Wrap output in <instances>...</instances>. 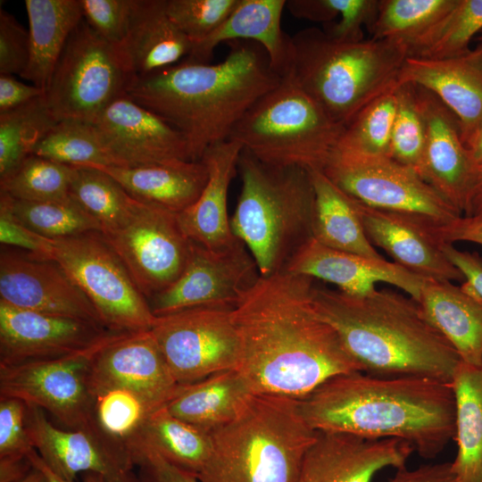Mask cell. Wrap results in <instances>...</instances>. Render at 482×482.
<instances>
[{"label": "cell", "mask_w": 482, "mask_h": 482, "mask_svg": "<svg viewBox=\"0 0 482 482\" xmlns=\"http://www.w3.org/2000/svg\"><path fill=\"white\" fill-rule=\"evenodd\" d=\"M313 278L260 276L233 310L237 370L256 395L302 400L326 381L362 371L336 330L315 312Z\"/></svg>", "instance_id": "6da1fadb"}, {"label": "cell", "mask_w": 482, "mask_h": 482, "mask_svg": "<svg viewBox=\"0 0 482 482\" xmlns=\"http://www.w3.org/2000/svg\"><path fill=\"white\" fill-rule=\"evenodd\" d=\"M300 406L317 431L399 439L424 459L436 457L454 438L451 384L432 378L342 374L300 400Z\"/></svg>", "instance_id": "7a4b0ae2"}, {"label": "cell", "mask_w": 482, "mask_h": 482, "mask_svg": "<svg viewBox=\"0 0 482 482\" xmlns=\"http://www.w3.org/2000/svg\"><path fill=\"white\" fill-rule=\"evenodd\" d=\"M219 63L185 60L152 74L135 77L126 95L159 115L186 138L193 161L226 141L245 113L282 77L256 42L228 43Z\"/></svg>", "instance_id": "3957f363"}, {"label": "cell", "mask_w": 482, "mask_h": 482, "mask_svg": "<svg viewBox=\"0 0 482 482\" xmlns=\"http://www.w3.org/2000/svg\"><path fill=\"white\" fill-rule=\"evenodd\" d=\"M315 312L339 336L362 372L451 384L461 359L411 297L375 289L355 296L313 287Z\"/></svg>", "instance_id": "277c9868"}, {"label": "cell", "mask_w": 482, "mask_h": 482, "mask_svg": "<svg viewBox=\"0 0 482 482\" xmlns=\"http://www.w3.org/2000/svg\"><path fill=\"white\" fill-rule=\"evenodd\" d=\"M407 46L387 39L340 43L311 27L291 36L287 73L336 123L346 126L398 84Z\"/></svg>", "instance_id": "5b68a950"}, {"label": "cell", "mask_w": 482, "mask_h": 482, "mask_svg": "<svg viewBox=\"0 0 482 482\" xmlns=\"http://www.w3.org/2000/svg\"><path fill=\"white\" fill-rule=\"evenodd\" d=\"M198 482H296L318 431L300 400L254 394L241 413L212 431Z\"/></svg>", "instance_id": "8992f818"}, {"label": "cell", "mask_w": 482, "mask_h": 482, "mask_svg": "<svg viewBox=\"0 0 482 482\" xmlns=\"http://www.w3.org/2000/svg\"><path fill=\"white\" fill-rule=\"evenodd\" d=\"M237 169L242 187L230 218L262 277L284 270L294 253L312 237L314 190L309 171L263 163L243 150Z\"/></svg>", "instance_id": "52a82bcc"}, {"label": "cell", "mask_w": 482, "mask_h": 482, "mask_svg": "<svg viewBox=\"0 0 482 482\" xmlns=\"http://www.w3.org/2000/svg\"><path fill=\"white\" fill-rule=\"evenodd\" d=\"M344 128L286 75L252 105L229 139L269 165L323 170Z\"/></svg>", "instance_id": "ba28073f"}, {"label": "cell", "mask_w": 482, "mask_h": 482, "mask_svg": "<svg viewBox=\"0 0 482 482\" xmlns=\"http://www.w3.org/2000/svg\"><path fill=\"white\" fill-rule=\"evenodd\" d=\"M120 48L101 37L83 20L71 34L45 90L58 120L94 124L134 79Z\"/></svg>", "instance_id": "9c48e42d"}, {"label": "cell", "mask_w": 482, "mask_h": 482, "mask_svg": "<svg viewBox=\"0 0 482 482\" xmlns=\"http://www.w3.org/2000/svg\"><path fill=\"white\" fill-rule=\"evenodd\" d=\"M54 259L91 302L104 326L117 333L151 329L155 316L101 231L53 240Z\"/></svg>", "instance_id": "30bf717a"}, {"label": "cell", "mask_w": 482, "mask_h": 482, "mask_svg": "<svg viewBox=\"0 0 482 482\" xmlns=\"http://www.w3.org/2000/svg\"><path fill=\"white\" fill-rule=\"evenodd\" d=\"M322 171L344 192L375 209L410 214L436 226L461 216L415 170L387 156L333 153Z\"/></svg>", "instance_id": "8fae6325"}, {"label": "cell", "mask_w": 482, "mask_h": 482, "mask_svg": "<svg viewBox=\"0 0 482 482\" xmlns=\"http://www.w3.org/2000/svg\"><path fill=\"white\" fill-rule=\"evenodd\" d=\"M233 310L198 307L155 317L151 332L179 385L237 368L240 341Z\"/></svg>", "instance_id": "7c38bea8"}, {"label": "cell", "mask_w": 482, "mask_h": 482, "mask_svg": "<svg viewBox=\"0 0 482 482\" xmlns=\"http://www.w3.org/2000/svg\"><path fill=\"white\" fill-rule=\"evenodd\" d=\"M102 234L146 300L172 285L189 258L178 213L155 204L137 200L123 224Z\"/></svg>", "instance_id": "4fadbf2b"}, {"label": "cell", "mask_w": 482, "mask_h": 482, "mask_svg": "<svg viewBox=\"0 0 482 482\" xmlns=\"http://www.w3.org/2000/svg\"><path fill=\"white\" fill-rule=\"evenodd\" d=\"M116 334L70 355L0 366V396L36 405L71 430L91 427L96 420L87 383L90 363Z\"/></svg>", "instance_id": "5bb4252c"}, {"label": "cell", "mask_w": 482, "mask_h": 482, "mask_svg": "<svg viewBox=\"0 0 482 482\" xmlns=\"http://www.w3.org/2000/svg\"><path fill=\"white\" fill-rule=\"evenodd\" d=\"M260 276L254 259L241 241L221 250L191 241L181 275L147 302L155 317L198 307L234 309Z\"/></svg>", "instance_id": "9a60e30c"}, {"label": "cell", "mask_w": 482, "mask_h": 482, "mask_svg": "<svg viewBox=\"0 0 482 482\" xmlns=\"http://www.w3.org/2000/svg\"><path fill=\"white\" fill-rule=\"evenodd\" d=\"M45 412L26 403L25 425L32 445L56 476L75 482L80 473L94 472L104 482H139L128 447L106 436L96 422L85 429L64 430Z\"/></svg>", "instance_id": "2e32d148"}, {"label": "cell", "mask_w": 482, "mask_h": 482, "mask_svg": "<svg viewBox=\"0 0 482 482\" xmlns=\"http://www.w3.org/2000/svg\"><path fill=\"white\" fill-rule=\"evenodd\" d=\"M0 301L21 309L104 327L91 302L54 259L4 246L0 253Z\"/></svg>", "instance_id": "e0dca14e"}, {"label": "cell", "mask_w": 482, "mask_h": 482, "mask_svg": "<svg viewBox=\"0 0 482 482\" xmlns=\"http://www.w3.org/2000/svg\"><path fill=\"white\" fill-rule=\"evenodd\" d=\"M94 125L114 166L193 161L184 136L127 95L112 102Z\"/></svg>", "instance_id": "ac0fdd59"}, {"label": "cell", "mask_w": 482, "mask_h": 482, "mask_svg": "<svg viewBox=\"0 0 482 482\" xmlns=\"http://www.w3.org/2000/svg\"><path fill=\"white\" fill-rule=\"evenodd\" d=\"M87 383L92 395L120 386L135 391L154 407H162L175 395L179 384L149 330L119 333L94 355Z\"/></svg>", "instance_id": "d6986e66"}, {"label": "cell", "mask_w": 482, "mask_h": 482, "mask_svg": "<svg viewBox=\"0 0 482 482\" xmlns=\"http://www.w3.org/2000/svg\"><path fill=\"white\" fill-rule=\"evenodd\" d=\"M113 332L77 319L54 316L0 301V366L59 358L98 344Z\"/></svg>", "instance_id": "ffe728a7"}, {"label": "cell", "mask_w": 482, "mask_h": 482, "mask_svg": "<svg viewBox=\"0 0 482 482\" xmlns=\"http://www.w3.org/2000/svg\"><path fill=\"white\" fill-rule=\"evenodd\" d=\"M415 87L426 126L420 176L456 211L464 214L478 166L462 141L453 112L432 92Z\"/></svg>", "instance_id": "44dd1931"}, {"label": "cell", "mask_w": 482, "mask_h": 482, "mask_svg": "<svg viewBox=\"0 0 482 482\" xmlns=\"http://www.w3.org/2000/svg\"><path fill=\"white\" fill-rule=\"evenodd\" d=\"M413 451L411 444L399 439L318 431L296 482H373L385 469L405 468Z\"/></svg>", "instance_id": "7402d4cb"}, {"label": "cell", "mask_w": 482, "mask_h": 482, "mask_svg": "<svg viewBox=\"0 0 482 482\" xmlns=\"http://www.w3.org/2000/svg\"><path fill=\"white\" fill-rule=\"evenodd\" d=\"M284 271L321 279L339 291L355 296L366 295L384 282L403 290L418 302L427 280L384 258H370L321 245L311 237L291 256Z\"/></svg>", "instance_id": "603a6c76"}, {"label": "cell", "mask_w": 482, "mask_h": 482, "mask_svg": "<svg viewBox=\"0 0 482 482\" xmlns=\"http://www.w3.org/2000/svg\"><path fill=\"white\" fill-rule=\"evenodd\" d=\"M354 203L368 239L394 262L427 279L464 282L434 236L436 225L410 214L375 209L355 198Z\"/></svg>", "instance_id": "cb8c5ba5"}, {"label": "cell", "mask_w": 482, "mask_h": 482, "mask_svg": "<svg viewBox=\"0 0 482 482\" xmlns=\"http://www.w3.org/2000/svg\"><path fill=\"white\" fill-rule=\"evenodd\" d=\"M403 83L436 96L457 119L466 145L482 121V46L447 59L408 56L398 76Z\"/></svg>", "instance_id": "d4e9b609"}, {"label": "cell", "mask_w": 482, "mask_h": 482, "mask_svg": "<svg viewBox=\"0 0 482 482\" xmlns=\"http://www.w3.org/2000/svg\"><path fill=\"white\" fill-rule=\"evenodd\" d=\"M242 151L241 145L231 139L208 147L200 159L208 170L206 185L198 199L178 213L188 239L211 250L230 248L240 241L228 215V193Z\"/></svg>", "instance_id": "484cf974"}, {"label": "cell", "mask_w": 482, "mask_h": 482, "mask_svg": "<svg viewBox=\"0 0 482 482\" xmlns=\"http://www.w3.org/2000/svg\"><path fill=\"white\" fill-rule=\"evenodd\" d=\"M286 0H238L223 23L201 42L192 46L187 61L209 63L221 43L250 40L267 52L273 69L283 77L288 68L291 37L281 29Z\"/></svg>", "instance_id": "4316f807"}, {"label": "cell", "mask_w": 482, "mask_h": 482, "mask_svg": "<svg viewBox=\"0 0 482 482\" xmlns=\"http://www.w3.org/2000/svg\"><path fill=\"white\" fill-rule=\"evenodd\" d=\"M419 304L467 364L482 367V298L466 282L427 279Z\"/></svg>", "instance_id": "83f0119b"}, {"label": "cell", "mask_w": 482, "mask_h": 482, "mask_svg": "<svg viewBox=\"0 0 482 482\" xmlns=\"http://www.w3.org/2000/svg\"><path fill=\"white\" fill-rule=\"evenodd\" d=\"M119 48L134 77H143L187 57L192 43L169 18L166 0H134L128 33Z\"/></svg>", "instance_id": "f1b7e54d"}, {"label": "cell", "mask_w": 482, "mask_h": 482, "mask_svg": "<svg viewBox=\"0 0 482 482\" xmlns=\"http://www.w3.org/2000/svg\"><path fill=\"white\" fill-rule=\"evenodd\" d=\"M98 169L117 181L133 198L179 213L200 196L208 170L202 161L135 167L86 165Z\"/></svg>", "instance_id": "f546056e"}, {"label": "cell", "mask_w": 482, "mask_h": 482, "mask_svg": "<svg viewBox=\"0 0 482 482\" xmlns=\"http://www.w3.org/2000/svg\"><path fill=\"white\" fill-rule=\"evenodd\" d=\"M253 395L244 376L232 369L179 385L165 406L174 416L212 433L234 420Z\"/></svg>", "instance_id": "4dcf8cb0"}, {"label": "cell", "mask_w": 482, "mask_h": 482, "mask_svg": "<svg viewBox=\"0 0 482 482\" xmlns=\"http://www.w3.org/2000/svg\"><path fill=\"white\" fill-rule=\"evenodd\" d=\"M29 59L21 77L46 90L58 59L83 20L80 0H25Z\"/></svg>", "instance_id": "1f68e13d"}, {"label": "cell", "mask_w": 482, "mask_h": 482, "mask_svg": "<svg viewBox=\"0 0 482 482\" xmlns=\"http://www.w3.org/2000/svg\"><path fill=\"white\" fill-rule=\"evenodd\" d=\"M314 190L312 237L328 247L370 258H383L368 239L354 198L322 170H308Z\"/></svg>", "instance_id": "d6a6232c"}, {"label": "cell", "mask_w": 482, "mask_h": 482, "mask_svg": "<svg viewBox=\"0 0 482 482\" xmlns=\"http://www.w3.org/2000/svg\"><path fill=\"white\" fill-rule=\"evenodd\" d=\"M451 386L457 443L452 470L457 482H482V367L461 362Z\"/></svg>", "instance_id": "836d02e7"}, {"label": "cell", "mask_w": 482, "mask_h": 482, "mask_svg": "<svg viewBox=\"0 0 482 482\" xmlns=\"http://www.w3.org/2000/svg\"><path fill=\"white\" fill-rule=\"evenodd\" d=\"M135 437L173 466L195 476L206 464L212 448L210 433L174 416L165 405L149 415Z\"/></svg>", "instance_id": "e575fe53"}, {"label": "cell", "mask_w": 482, "mask_h": 482, "mask_svg": "<svg viewBox=\"0 0 482 482\" xmlns=\"http://www.w3.org/2000/svg\"><path fill=\"white\" fill-rule=\"evenodd\" d=\"M457 0H378L368 30L374 39L404 44L409 51L453 9Z\"/></svg>", "instance_id": "d590c367"}, {"label": "cell", "mask_w": 482, "mask_h": 482, "mask_svg": "<svg viewBox=\"0 0 482 482\" xmlns=\"http://www.w3.org/2000/svg\"><path fill=\"white\" fill-rule=\"evenodd\" d=\"M69 195L98 220L101 232L123 224L137 202L108 174L88 166H74Z\"/></svg>", "instance_id": "8d00e7d4"}, {"label": "cell", "mask_w": 482, "mask_h": 482, "mask_svg": "<svg viewBox=\"0 0 482 482\" xmlns=\"http://www.w3.org/2000/svg\"><path fill=\"white\" fill-rule=\"evenodd\" d=\"M58 122L45 95L0 113V179L15 169Z\"/></svg>", "instance_id": "74e56055"}, {"label": "cell", "mask_w": 482, "mask_h": 482, "mask_svg": "<svg viewBox=\"0 0 482 482\" xmlns=\"http://www.w3.org/2000/svg\"><path fill=\"white\" fill-rule=\"evenodd\" d=\"M395 88L367 104L345 126L334 153L390 157L392 129L397 106Z\"/></svg>", "instance_id": "f35d334b"}, {"label": "cell", "mask_w": 482, "mask_h": 482, "mask_svg": "<svg viewBox=\"0 0 482 482\" xmlns=\"http://www.w3.org/2000/svg\"><path fill=\"white\" fill-rule=\"evenodd\" d=\"M0 200L19 221L48 239H59L88 231H101L98 220L71 199L29 202L15 200L0 192Z\"/></svg>", "instance_id": "ab89813d"}, {"label": "cell", "mask_w": 482, "mask_h": 482, "mask_svg": "<svg viewBox=\"0 0 482 482\" xmlns=\"http://www.w3.org/2000/svg\"><path fill=\"white\" fill-rule=\"evenodd\" d=\"M73 170L74 166L29 154L0 179V192L21 201H68Z\"/></svg>", "instance_id": "60d3db41"}, {"label": "cell", "mask_w": 482, "mask_h": 482, "mask_svg": "<svg viewBox=\"0 0 482 482\" xmlns=\"http://www.w3.org/2000/svg\"><path fill=\"white\" fill-rule=\"evenodd\" d=\"M31 154L71 166L112 165L96 127L79 120L58 121Z\"/></svg>", "instance_id": "b9f144b4"}, {"label": "cell", "mask_w": 482, "mask_h": 482, "mask_svg": "<svg viewBox=\"0 0 482 482\" xmlns=\"http://www.w3.org/2000/svg\"><path fill=\"white\" fill-rule=\"evenodd\" d=\"M482 29V0H457L440 22L415 45L408 56L439 60L469 52L473 36Z\"/></svg>", "instance_id": "7bdbcfd3"}, {"label": "cell", "mask_w": 482, "mask_h": 482, "mask_svg": "<svg viewBox=\"0 0 482 482\" xmlns=\"http://www.w3.org/2000/svg\"><path fill=\"white\" fill-rule=\"evenodd\" d=\"M93 399L94 418L98 427L106 436L125 445L158 409L135 391L120 386L100 390L93 395Z\"/></svg>", "instance_id": "ee69618b"}, {"label": "cell", "mask_w": 482, "mask_h": 482, "mask_svg": "<svg viewBox=\"0 0 482 482\" xmlns=\"http://www.w3.org/2000/svg\"><path fill=\"white\" fill-rule=\"evenodd\" d=\"M395 92L397 106L392 129L390 158L420 175L425 150L426 126L416 87L411 83L397 84Z\"/></svg>", "instance_id": "f6af8a7d"}, {"label": "cell", "mask_w": 482, "mask_h": 482, "mask_svg": "<svg viewBox=\"0 0 482 482\" xmlns=\"http://www.w3.org/2000/svg\"><path fill=\"white\" fill-rule=\"evenodd\" d=\"M238 0H166V12L192 46L206 38L228 18Z\"/></svg>", "instance_id": "bcb514c9"}, {"label": "cell", "mask_w": 482, "mask_h": 482, "mask_svg": "<svg viewBox=\"0 0 482 482\" xmlns=\"http://www.w3.org/2000/svg\"><path fill=\"white\" fill-rule=\"evenodd\" d=\"M134 0H80L83 18L101 37L120 46L128 33Z\"/></svg>", "instance_id": "7dc6e473"}, {"label": "cell", "mask_w": 482, "mask_h": 482, "mask_svg": "<svg viewBox=\"0 0 482 482\" xmlns=\"http://www.w3.org/2000/svg\"><path fill=\"white\" fill-rule=\"evenodd\" d=\"M26 403L0 396V459H28L36 450L25 425Z\"/></svg>", "instance_id": "c3c4849f"}, {"label": "cell", "mask_w": 482, "mask_h": 482, "mask_svg": "<svg viewBox=\"0 0 482 482\" xmlns=\"http://www.w3.org/2000/svg\"><path fill=\"white\" fill-rule=\"evenodd\" d=\"M340 17L338 21L325 24L323 31L340 43L364 40L362 27L368 29L376 18L378 0H334Z\"/></svg>", "instance_id": "681fc988"}, {"label": "cell", "mask_w": 482, "mask_h": 482, "mask_svg": "<svg viewBox=\"0 0 482 482\" xmlns=\"http://www.w3.org/2000/svg\"><path fill=\"white\" fill-rule=\"evenodd\" d=\"M29 59V34L15 17L0 9V74L21 75Z\"/></svg>", "instance_id": "f907efd6"}, {"label": "cell", "mask_w": 482, "mask_h": 482, "mask_svg": "<svg viewBox=\"0 0 482 482\" xmlns=\"http://www.w3.org/2000/svg\"><path fill=\"white\" fill-rule=\"evenodd\" d=\"M139 482H198L195 475L173 466L138 438L128 444Z\"/></svg>", "instance_id": "816d5d0a"}, {"label": "cell", "mask_w": 482, "mask_h": 482, "mask_svg": "<svg viewBox=\"0 0 482 482\" xmlns=\"http://www.w3.org/2000/svg\"><path fill=\"white\" fill-rule=\"evenodd\" d=\"M0 242L3 246L21 248L36 257L54 259L53 240L35 233L23 225L1 200Z\"/></svg>", "instance_id": "f5cc1de1"}, {"label": "cell", "mask_w": 482, "mask_h": 482, "mask_svg": "<svg viewBox=\"0 0 482 482\" xmlns=\"http://www.w3.org/2000/svg\"><path fill=\"white\" fill-rule=\"evenodd\" d=\"M442 251L461 272L464 281L482 298V258L477 253L459 250L449 243H442Z\"/></svg>", "instance_id": "db71d44e"}, {"label": "cell", "mask_w": 482, "mask_h": 482, "mask_svg": "<svg viewBox=\"0 0 482 482\" xmlns=\"http://www.w3.org/2000/svg\"><path fill=\"white\" fill-rule=\"evenodd\" d=\"M434 236L441 243L471 242L482 245V220L460 216L443 226H433Z\"/></svg>", "instance_id": "11a10c76"}, {"label": "cell", "mask_w": 482, "mask_h": 482, "mask_svg": "<svg viewBox=\"0 0 482 482\" xmlns=\"http://www.w3.org/2000/svg\"><path fill=\"white\" fill-rule=\"evenodd\" d=\"M45 90L18 81L12 75L0 74V113L13 110L37 97Z\"/></svg>", "instance_id": "9f6ffc18"}, {"label": "cell", "mask_w": 482, "mask_h": 482, "mask_svg": "<svg viewBox=\"0 0 482 482\" xmlns=\"http://www.w3.org/2000/svg\"><path fill=\"white\" fill-rule=\"evenodd\" d=\"M385 482H457L451 462L428 464L408 470H397L396 473Z\"/></svg>", "instance_id": "6f0895ef"}, {"label": "cell", "mask_w": 482, "mask_h": 482, "mask_svg": "<svg viewBox=\"0 0 482 482\" xmlns=\"http://www.w3.org/2000/svg\"><path fill=\"white\" fill-rule=\"evenodd\" d=\"M286 8L298 19L324 24L338 17L334 0H289L286 1Z\"/></svg>", "instance_id": "680465c9"}, {"label": "cell", "mask_w": 482, "mask_h": 482, "mask_svg": "<svg viewBox=\"0 0 482 482\" xmlns=\"http://www.w3.org/2000/svg\"><path fill=\"white\" fill-rule=\"evenodd\" d=\"M33 469L29 459H0V482H19Z\"/></svg>", "instance_id": "91938a15"}, {"label": "cell", "mask_w": 482, "mask_h": 482, "mask_svg": "<svg viewBox=\"0 0 482 482\" xmlns=\"http://www.w3.org/2000/svg\"><path fill=\"white\" fill-rule=\"evenodd\" d=\"M29 459L32 466L39 470L45 476L46 482H68L56 476L42 461L36 450L29 454ZM81 482H104V478L96 473L86 472L83 473Z\"/></svg>", "instance_id": "94428289"}, {"label": "cell", "mask_w": 482, "mask_h": 482, "mask_svg": "<svg viewBox=\"0 0 482 482\" xmlns=\"http://www.w3.org/2000/svg\"><path fill=\"white\" fill-rule=\"evenodd\" d=\"M463 216L482 220V164L478 166L475 184Z\"/></svg>", "instance_id": "6125c7cd"}, {"label": "cell", "mask_w": 482, "mask_h": 482, "mask_svg": "<svg viewBox=\"0 0 482 482\" xmlns=\"http://www.w3.org/2000/svg\"><path fill=\"white\" fill-rule=\"evenodd\" d=\"M466 148L474 162L478 166L482 164V121L475 130L474 134L466 144Z\"/></svg>", "instance_id": "be15d7a7"}, {"label": "cell", "mask_w": 482, "mask_h": 482, "mask_svg": "<svg viewBox=\"0 0 482 482\" xmlns=\"http://www.w3.org/2000/svg\"><path fill=\"white\" fill-rule=\"evenodd\" d=\"M19 482H46V480L44 474L33 467L32 470Z\"/></svg>", "instance_id": "e7e4bbea"}]
</instances>
